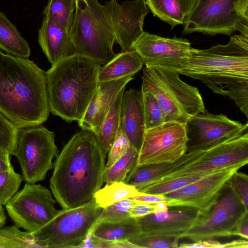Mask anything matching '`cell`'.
Listing matches in <instances>:
<instances>
[{
    "label": "cell",
    "instance_id": "8fae6325",
    "mask_svg": "<svg viewBox=\"0 0 248 248\" xmlns=\"http://www.w3.org/2000/svg\"><path fill=\"white\" fill-rule=\"evenodd\" d=\"M234 0H200L185 18L182 33L201 32L231 35L238 31L248 36V20L240 17L233 7Z\"/></svg>",
    "mask_w": 248,
    "mask_h": 248
},
{
    "label": "cell",
    "instance_id": "7dc6e473",
    "mask_svg": "<svg viewBox=\"0 0 248 248\" xmlns=\"http://www.w3.org/2000/svg\"><path fill=\"white\" fill-rule=\"evenodd\" d=\"M10 155L0 148V172L8 170L12 165Z\"/></svg>",
    "mask_w": 248,
    "mask_h": 248
},
{
    "label": "cell",
    "instance_id": "44dd1931",
    "mask_svg": "<svg viewBox=\"0 0 248 248\" xmlns=\"http://www.w3.org/2000/svg\"><path fill=\"white\" fill-rule=\"evenodd\" d=\"M38 41L51 65L74 54L69 32L45 16L38 31Z\"/></svg>",
    "mask_w": 248,
    "mask_h": 248
},
{
    "label": "cell",
    "instance_id": "7c38bea8",
    "mask_svg": "<svg viewBox=\"0 0 248 248\" xmlns=\"http://www.w3.org/2000/svg\"><path fill=\"white\" fill-rule=\"evenodd\" d=\"M187 140L184 123L169 121L146 129L136 165L173 162L186 153Z\"/></svg>",
    "mask_w": 248,
    "mask_h": 248
},
{
    "label": "cell",
    "instance_id": "74e56055",
    "mask_svg": "<svg viewBox=\"0 0 248 248\" xmlns=\"http://www.w3.org/2000/svg\"><path fill=\"white\" fill-rule=\"evenodd\" d=\"M227 186L248 210V176L242 172H235L228 180Z\"/></svg>",
    "mask_w": 248,
    "mask_h": 248
},
{
    "label": "cell",
    "instance_id": "7a4b0ae2",
    "mask_svg": "<svg viewBox=\"0 0 248 248\" xmlns=\"http://www.w3.org/2000/svg\"><path fill=\"white\" fill-rule=\"evenodd\" d=\"M178 71L229 97L248 117V36L235 35L227 44L207 49L192 48Z\"/></svg>",
    "mask_w": 248,
    "mask_h": 248
},
{
    "label": "cell",
    "instance_id": "5b68a950",
    "mask_svg": "<svg viewBox=\"0 0 248 248\" xmlns=\"http://www.w3.org/2000/svg\"><path fill=\"white\" fill-rule=\"evenodd\" d=\"M178 70L160 66L143 69L141 91L151 93L158 102L164 122L185 124L205 110L197 88L183 81Z\"/></svg>",
    "mask_w": 248,
    "mask_h": 248
},
{
    "label": "cell",
    "instance_id": "52a82bcc",
    "mask_svg": "<svg viewBox=\"0 0 248 248\" xmlns=\"http://www.w3.org/2000/svg\"><path fill=\"white\" fill-rule=\"evenodd\" d=\"M102 209L94 200L80 206L63 208L44 226L30 233L37 248H77L92 231Z\"/></svg>",
    "mask_w": 248,
    "mask_h": 248
},
{
    "label": "cell",
    "instance_id": "30bf717a",
    "mask_svg": "<svg viewBox=\"0 0 248 248\" xmlns=\"http://www.w3.org/2000/svg\"><path fill=\"white\" fill-rule=\"evenodd\" d=\"M51 191L41 184L26 183L5 205L15 225L30 233L48 222L57 214Z\"/></svg>",
    "mask_w": 248,
    "mask_h": 248
},
{
    "label": "cell",
    "instance_id": "5bb4252c",
    "mask_svg": "<svg viewBox=\"0 0 248 248\" xmlns=\"http://www.w3.org/2000/svg\"><path fill=\"white\" fill-rule=\"evenodd\" d=\"M187 151L207 149L248 132V124L232 120L222 114L204 112L186 123Z\"/></svg>",
    "mask_w": 248,
    "mask_h": 248
},
{
    "label": "cell",
    "instance_id": "ffe728a7",
    "mask_svg": "<svg viewBox=\"0 0 248 248\" xmlns=\"http://www.w3.org/2000/svg\"><path fill=\"white\" fill-rule=\"evenodd\" d=\"M120 128L138 153L145 131L141 91L130 88L123 96Z\"/></svg>",
    "mask_w": 248,
    "mask_h": 248
},
{
    "label": "cell",
    "instance_id": "f6af8a7d",
    "mask_svg": "<svg viewBox=\"0 0 248 248\" xmlns=\"http://www.w3.org/2000/svg\"><path fill=\"white\" fill-rule=\"evenodd\" d=\"M233 7L240 17L248 20V0H234Z\"/></svg>",
    "mask_w": 248,
    "mask_h": 248
},
{
    "label": "cell",
    "instance_id": "2e32d148",
    "mask_svg": "<svg viewBox=\"0 0 248 248\" xmlns=\"http://www.w3.org/2000/svg\"><path fill=\"white\" fill-rule=\"evenodd\" d=\"M192 47L186 39L159 36L143 31L132 46L143 64L179 70L189 60Z\"/></svg>",
    "mask_w": 248,
    "mask_h": 248
},
{
    "label": "cell",
    "instance_id": "d6986e66",
    "mask_svg": "<svg viewBox=\"0 0 248 248\" xmlns=\"http://www.w3.org/2000/svg\"><path fill=\"white\" fill-rule=\"evenodd\" d=\"M133 77L100 82L84 115L78 122L83 130L96 135L119 93Z\"/></svg>",
    "mask_w": 248,
    "mask_h": 248
},
{
    "label": "cell",
    "instance_id": "d590c367",
    "mask_svg": "<svg viewBox=\"0 0 248 248\" xmlns=\"http://www.w3.org/2000/svg\"><path fill=\"white\" fill-rule=\"evenodd\" d=\"M137 203L130 198L107 206L103 208L97 222L116 221L129 217L132 207Z\"/></svg>",
    "mask_w": 248,
    "mask_h": 248
},
{
    "label": "cell",
    "instance_id": "603a6c76",
    "mask_svg": "<svg viewBox=\"0 0 248 248\" xmlns=\"http://www.w3.org/2000/svg\"><path fill=\"white\" fill-rule=\"evenodd\" d=\"M143 64L141 58L134 50L121 52L101 66L98 75V82L133 77L142 68Z\"/></svg>",
    "mask_w": 248,
    "mask_h": 248
},
{
    "label": "cell",
    "instance_id": "c3c4849f",
    "mask_svg": "<svg viewBox=\"0 0 248 248\" xmlns=\"http://www.w3.org/2000/svg\"><path fill=\"white\" fill-rule=\"evenodd\" d=\"M169 211V206L167 203L159 202L155 204L153 213H161Z\"/></svg>",
    "mask_w": 248,
    "mask_h": 248
},
{
    "label": "cell",
    "instance_id": "60d3db41",
    "mask_svg": "<svg viewBox=\"0 0 248 248\" xmlns=\"http://www.w3.org/2000/svg\"><path fill=\"white\" fill-rule=\"evenodd\" d=\"M181 248H225V243H222L215 239H206L193 242L190 243H182L179 245Z\"/></svg>",
    "mask_w": 248,
    "mask_h": 248
},
{
    "label": "cell",
    "instance_id": "4316f807",
    "mask_svg": "<svg viewBox=\"0 0 248 248\" xmlns=\"http://www.w3.org/2000/svg\"><path fill=\"white\" fill-rule=\"evenodd\" d=\"M77 8V0H48L43 15L67 31L70 30Z\"/></svg>",
    "mask_w": 248,
    "mask_h": 248
},
{
    "label": "cell",
    "instance_id": "277c9868",
    "mask_svg": "<svg viewBox=\"0 0 248 248\" xmlns=\"http://www.w3.org/2000/svg\"><path fill=\"white\" fill-rule=\"evenodd\" d=\"M101 65L73 54L45 72L50 111L67 122L79 121L98 86Z\"/></svg>",
    "mask_w": 248,
    "mask_h": 248
},
{
    "label": "cell",
    "instance_id": "b9f144b4",
    "mask_svg": "<svg viewBox=\"0 0 248 248\" xmlns=\"http://www.w3.org/2000/svg\"><path fill=\"white\" fill-rule=\"evenodd\" d=\"M139 203L155 204L159 202H168L170 198L163 195H151L140 192L131 198Z\"/></svg>",
    "mask_w": 248,
    "mask_h": 248
},
{
    "label": "cell",
    "instance_id": "f1b7e54d",
    "mask_svg": "<svg viewBox=\"0 0 248 248\" xmlns=\"http://www.w3.org/2000/svg\"><path fill=\"white\" fill-rule=\"evenodd\" d=\"M140 193L134 186L124 182H114L106 184L99 189L94 195V201L99 207L104 208Z\"/></svg>",
    "mask_w": 248,
    "mask_h": 248
},
{
    "label": "cell",
    "instance_id": "e575fe53",
    "mask_svg": "<svg viewBox=\"0 0 248 248\" xmlns=\"http://www.w3.org/2000/svg\"><path fill=\"white\" fill-rule=\"evenodd\" d=\"M179 238L159 235L148 234L143 232L128 241L138 248H177Z\"/></svg>",
    "mask_w": 248,
    "mask_h": 248
},
{
    "label": "cell",
    "instance_id": "9a60e30c",
    "mask_svg": "<svg viewBox=\"0 0 248 248\" xmlns=\"http://www.w3.org/2000/svg\"><path fill=\"white\" fill-rule=\"evenodd\" d=\"M246 165L240 163L213 172L178 190L165 195L171 199L167 203L168 206L194 208L201 215L208 213L231 176Z\"/></svg>",
    "mask_w": 248,
    "mask_h": 248
},
{
    "label": "cell",
    "instance_id": "1f68e13d",
    "mask_svg": "<svg viewBox=\"0 0 248 248\" xmlns=\"http://www.w3.org/2000/svg\"><path fill=\"white\" fill-rule=\"evenodd\" d=\"M37 248L31 233L16 225L0 227V248Z\"/></svg>",
    "mask_w": 248,
    "mask_h": 248
},
{
    "label": "cell",
    "instance_id": "f546056e",
    "mask_svg": "<svg viewBox=\"0 0 248 248\" xmlns=\"http://www.w3.org/2000/svg\"><path fill=\"white\" fill-rule=\"evenodd\" d=\"M138 152L131 146L127 152L110 167L105 169L103 182H124L127 174L136 166Z\"/></svg>",
    "mask_w": 248,
    "mask_h": 248
},
{
    "label": "cell",
    "instance_id": "d4e9b609",
    "mask_svg": "<svg viewBox=\"0 0 248 248\" xmlns=\"http://www.w3.org/2000/svg\"><path fill=\"white\" fill-rule=\"evenodd\" d=\"M0 49L7 54L28 58L31 49L27 41L5 14L0 12Z\"/></svg>",
    "mask_w": 248,
    "mask_h": 248
},
{
    "label": "cell",
    "instance_id": "6da1fadb",
    "mask_svg": "<svg viewBox=\"0 0 248 248\" xmlns=\"http://www.w3.org/2000/svg\"><path fill=\"white\" fill-rule=\"evenodd\" d=\"M106 154L95 135L75 134L56 157L50 188L62 208L80 206L94 200L103 184Z\"/></svg>",
    "mask_w": 248,
    "mask_h": 248
},
{
    "label": "cell",
    "instance_id": "cb8c5ba5",
    "mask_svg": "<svg viewBox=\"0 0 248 248\" xmlns=\"http://www.w3.org/2000/svg\"><path fill=\"white\" fill-rule=\"evenodd\" d=\"M93 235L108 241H124L142 232L136 218L129 217L116 221L97 222L92 231Z\"/></svg>",
    "mask_w": 248,
    "mask_h": 248
},
{
    "label": "cell",
    "instance_id": "ac0fdd59",
    "mask_svg": "<svg viewBox=\"0 0 248 248\" xmlns=\"http://www.w3.org/2000/svg\"><path fill=\"white\" fill-rule=\"evenodd\" d=\"M161 213H152L136 218L142 232L148 234L178 237L194 224L200 213L190 207H180Z\"/></svg>",
    "mask_w": 248,
    "mask_h": 248
},
{
    "label": "cell",
    "instance_id": "ba28073f",
    "mask_svg": "<svg viewBox=\"0 0 248 248\" xmlns=\"http://www.w3.org/2000/svg\"><path fill=\"white\" fill-rule=\"evenodd\" d=\"M58 152L53 131L41 125L18 129L14 155L18 159L26 183L45 180L53 168V159Z\"/></svg>",
    "mask_w": 248,
    "mask_h": 248
},
{
    "label": "cell",
    "instance_id": "3957f363",
    "mask_svg": "<svg viewBox=\"0 0 248 248\" xmlns=\"http://www.w3.org/2000/svg\"><path fill=\"white\" fill-rule=\"evenodd\" d=\"M49 112L45 72L0 50V113L20 128L41 125Z\"/></svg>",
    "mask_w": 248,
    "mask_h": 248
},
{
    "label": "cell",
    "instance_id": "7402d4cb",
    "mask_svg": "<svg viewBox=\"0 0 248 248\" xmlns=\"http://www.w3.org/2000/svg\"><path fill=\"white\" fill-rule=\"evenodd\" d=\"M206 150L201 149L187 151L173 162L136 165L127 174L124 183L134 186L140 191L163 176L191 162Z\"/></svg>",
    "mask_w": 248,
    "mask_h": 248
},
{
    "label": "cell",
    "instance_id": "e0dca14e",
    "mask_svg": "<svg viewBox=\"0 0 248 248\" xmlns=\"http://www.w3.org/2000/svg\"><path fill=\"white\" fill-rule=\"evenodd\" d=\"M104 5L121 52L131 50L133 43L144 31V19L149 13L145 0H125L120 3L117 0H109Z\"/></svg>",
    "mask_w": 248,
    "mask_h": 248
},
{
    "label": "cell",
    "instance_id": "ee69618b",
    "mask_svg": "<svg viewBox=\"0 0 248 248\" xmlns=\"http://www.w3.org/2000/svg\"><path fill=\"white\" fill-rule=\"evenodd\" d=\"M233 236L248 239V213L245 214L239 221L234 230Z\"/></svg>",
    "mask_w": 248,
    "mask_h": 248
},
{
    "label": "cell",
    "instance_id": "7bdbcfd3",
    "mask_svg": "<svg viewBox=\"0 0 248 248\" xmlns=\"http://www.w3.org/2000/svg\"><path fill=\"white\" fill-rule=\"evenodd\" d=\"M154 205L155 204L138 202L132 207L130 216L134 218H139L153 213Z\"/></svg>",
    "mask_w": 248,
    "mask_h": 248
},
{
    "label": "cell",
    "instance_id": "f35d334b",
    "mask_svg": "<svg viewBox=\"0 0 248 248\" xmlns=\"http://www.w3.org/2000/svg\"><path fill=\"white\" fill-rule=\"evenodd\" d=\"M130 147L131 145L127 137L120 128L108 153V160L105 169L110 167L122 157Z\"/></svg>",
    "mask_w": 248,
    "mask_h": 248
},
{
    "label": "cell",
    "instance_id": "4fadbf2b",
    "mask_svg": "<svg viewBox=\"0 0 248 248\" xmlns=\"http://www.w3.org/2000/svg\"><path fill=\"white\" fill-rule=\"evenodd\" d=\"M248 163L247 132L207 149L191 162L163 176L154 184L183 176L214 172L236 164Z\"/></svg>",
    "mask_w": 248,
    "mask_h": 248
},
{
    "label": "cell",
    "instance_id": "8992f818",
    "mask_svg": "<svg viewBox=\"0 0 248 248\" xmlns=\"http://www.w3.org/2000/svg\"><path fill=\"white\" fill-rule=\"evenodd\" d=\"M74 54L105 65L117 54L116 42L108 14L98 0H77L72 26L69 31Z\"/></svg>",
    "mask_w": 248,
    "mask_h": 248
},
{
    "label": "cell",
    "instance_id": "83f0119b",
    "mask_svg": "<svg viewBox=\"0 0 248 248\" xmlns=\"http://www.w3.org/2000/svg\"><path fill=\"white\" fill-rule=\"evenodd\" d=\"M145 2L155 16L172 29L184 24L186 16L178 0H145Z\"/></svg>",
    "mask_w": 248,
    "mask_h": 248
},
{
    "label": "cell",
    "instance_id": "d6a6232c",
    "mask_svg": "<svg viewBox=\"0 0 248 248\" xmlns=\"http://www.w3.org/2000/svg\"><path fill=\"white\" fill-rule=\"evenodd\" d=\"M23 180L22 175L15 171L13 166L0 172V205L5 206L18 191Z\"/></svg>",
    "mask_w": 248,
    "mask_h": 248
},
{
    "label": "cell",
    "instance_id": "ab89813d",
    "mask_svg": "<svg viewBox=\"0 0 248 248\" xmlns=\"http://www.w3.org/2000/svg\"><path fill=\"white\" fill-rule=\"evenodd\" d=\"M93 248H138L128 240L108 241L99 239L93 235Z\"/></svg>",
    "mask_w": 248,
    "mask_h": 248
},
{
    "label": "cell",
    "instance_id": "9c48e42d",
    "mask_svg": "<svg viewBox=\"0 0 248 248\" xmlns=\"http://www.w3.org/2000/svg\"><path fill=\"white\" fill-rule=\"evenodd\" d=\"M247 213L248 210L226 185L209 211L200 214L192 226L180 239L196 242L233 236L238 223Z\"/></svg>",
    "mask_w": 248,
    "mask_h": 248
},
{
    "label": "cell",
    "instance_id": "8d00e7d4",
    "mask_svg": "<svg viewBox=\"0 0 248 248\" xmlns=\"http://www.w3.org/2000/svg\"><path fill=\"white\" fill-rule=\"evenodd\" d=\"M18 128L0 113V148L14 155Z\"/></svg>",
    "mask_w": 248,
    "mask_h": 248
},
{
    "label": "cell",
    "instance_id": "bcb514c9",
    "mask_svg": "<svg viewBox=\"0 0 248 248\" xmlns=\"http://www.w3.org/2000/svg\"><path fill=\"white\" fill-rule=\"evenodd\" d=\"M186 18L194 10L200 0H178Z\"/></svg>",
    "mask_w": 248,
    "mask_h": 248
},
{
    "label": "cell",
    "instance_id": "836d02e7",
    "mask_svg": "<svg viewBox=\"0 0 248 248\" xmlns=\"http://www.w3.org/2000/svg\"><path fill=\"white\" fill-rule=\"evenodd\" d=\"M141 92L145 130L164 123L162 110L156 98L148 92Z\"/></svg>",
    "mask_w": 248,
    "mask_h": 248
},
{
    "label": "cell",
    "instance_id": "484cf974",
    "mask_svg": "<svg viewBox=\"0 0 248 248\" xmlns=\"http://www.w3.org/2000/svg\"><path fill=\"white\" fill-rule=\"evenodd\" d=\"M125 88L119 93L95 135L100 146L106 155L109 152L120 128L121 104Z\"/></svg>",
    "mask_w": 248,
    "mask_h": 248
},
{
    "label": "cell",
    "instance_id": "4dcf8cb0",
    "mask_svg": "<svg viewBox=\"0 0 248 248\" xmlns=\"http://www.w3.org/2000/svg\"><path fill=\"white\" fill-rule=\"evenodd\" d=\"M212 173L213 172L186 175L175 178L152 184L141 189L139 192L151 195H165L178 190Z\"/></svg>",
    "mask_w": 248,
    "mask_h": 248
}]
</instances>
